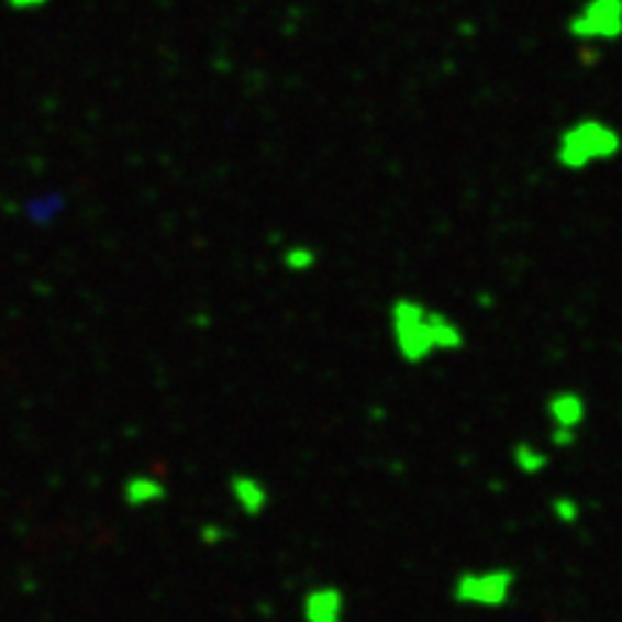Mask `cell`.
<instances>
[{
  "label": "cell",
  "instance_id": "obj_1",
  "mask_svg": "<svg viewBox=\"0 0 622 622\" xmlns=\"http://www.w3.org/2000/svg\"><path fill=\"white\" fill-rule=\"evenodd\" d=\"M508 574H487L485 579L464 577L458 585V597L464 602H501L508 593Z\"/></svg>",
  "mask_w": 622,
  "mask_h": 622
},
{
  "label": "cell",
  "instance_id": "obj_2",
  "mask_svg": "<svg viewBox=\"0 0 622 622\" xmlns=\"http://www.w3.org/2000/svg\"><path fill=\"white\" fill-rule=\"evenodd\" d=\"M309 606H318L320 614L311 617V622H337V617H341V597L337 593H314V597H309Z\"/></svg>",
  "mask_w": 622,
  "mask_h": 622
}]
</instances>
